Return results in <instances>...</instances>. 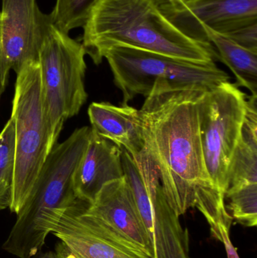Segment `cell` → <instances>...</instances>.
Listing matches in <instances>:
<instances>
[{
    "label": "cell",
    "instance_id": "cell-11",
    "mask_svg": "<svg viewBox=\"0 0 257 258\" xmlns=\"http://www.w3.org/2000/svg\"><path fill=\"white\" fill-rule=\"evenodd\" d=\"M86 212L152 255V240L125 176L106 183Z\"/></svg>",
    "mask_w": 257,
    "mask_h": 258
},
{
    "label": "cell",
    "instance_id": "cell-21",
    "mask_svg": "<svg viewBox=\"0 0 257 258\" xmlns=\"http://www.w3.org/2000/svg\"><path fill=\"white\" fill-rule=\"evenodd\" d=\"M55 253L58 258H76L61 242L56 246Z\"/></svg>",
    "mask_w": 257,
    "mask_h": 258
},
{
    "label": "cell",
    "instance_id": "cell-16",
    "mask_svg": "<svg viewBox=\"0 0 257 258\" xmlns=\"http://www.w3.org/2000/svg\"><path fill=\"white\" fill-rule=\"evenodd\" d=\"M207 42L211 43L217 59L229 68L236 79L238 87L246 88L257 96V53L249 51L223 35L208 31Z\"/></svg>",
    "mask_w": 257,
    "mask_h": 258
},
{
    "label": "cell",
    "instance_id": "cell-6",
    "mask_svg": "<svg viewBox=\"0 0 257 258\" xmlns=\"http://www.w3.org/2000/svg\"><path fill=\"white\" fill-rule=\"evenodd\" d=\"M104 58L110 65L115 85L122 92V104L140 95L146 98L157 85L173 89H210L230 80L216 63L199 64L131 47H113Z\"/></svg>",
    "mask_w": 257,
    "mask_h": 258
},
{
    "label": "cell",
    "instance_id": "cell-24",
    "mask_svg": "<svg viewBox=\"0 0 257 258\" xmlns=\"http://www.w3.org/2000/svg\"><path fill=\"white\" fill-rule=\"evenodd\" d=\"M169 2H170V4L174 5H177V3H178V1L177 0H169Z\"/></svg>",
    "mask_w": 257,
    "mask_h": 258
},
{
    "label": "cell",
    "instance_id": "cell-14",
    "mask_svg": "<svg viewBox=\"0 0 257 258\" xmlns=\"http://www.w3.org/2000/svg\"><path fill=\"white\" fill-rule=\"evenodd\" d=\"M257 183V96H247L239 139L229 164V188ZM228 188V189H229Z\"/></svg>",
    "mask_w": 257,
    "mask_h": 258
},
{
    "label": "cell",
    "instance_id": "cell-3",
    "mask_svg": "<svg viewBox=\"0 0 257 258\" xmlns=\"http://www.w3.org/2000/svg\"><path fill=\"white\" fill-rule=\"evenodd\" d=\"M90 127L75 129L61 144H56L47 156L33 189L17 215L16 222L3 249L19 258L40 253L58 213L76 200L72 186L74 171L81 160L90 136Z\"/></svg>",
    "mask_w": 257,
    "mask_h": 258
},
{
    "label": "cell",
    "instance_id": "cell-18",
    "mask_svg": "<svg viewBox=\"0 0 257 258\" xmlns=\"http://www.w3.org/2000/svg\"><path fill=\"white\" fill-rule=\"evenodd\" d=\"M232 219L247 227L257 224V183L230 187L225 194Z\"/></svg>",
    "mask_w": 257,
    "mask_h": 258
},
{
    "label": "cell",
    "instance_id": "cell-12",
    "mask_svg": "<svg viewBox=\"0 0 257 258\" xmlns=\"http://www.w3.org/2000/svg\"><path fill=\"white\" fill-rule=\"evenodd\" d=\"M122 153V149L91 128L87 147L72 177L77 198L92 203L106 183L124 177Z\"/></svg>",
    "mask_w": 257,
    "mask_h": 258
},
{
    "label": "cell",
    "instance_id": "cell-26",
    "mask_svg": "<svg viewBox=\"0 0 257 258\" xmlns=\"http://www.w3.org/2000/svg\"><path fill=\"white\" fill-rule=\"evenodd\" d=\"M177 1H178V3H177V5H175V6H178V5H179L180 3H181V0H177Z\"/></svg>",
    "mask_w": 257,
    "mask_h": 258
},
{
    "label": "cell",
    "instance_id": "cell-8",
    "mask_svg": "<svg viewBox=\"0 0 257 258\" xmlns=\"http://www.w3.org/2000/svg\"><path fill=\"white\" fill-rule=\"evenodd\" d=\"M87 202L76 199L58 213L51 233L76 258H154L86 212Z\"/></svg>",
    "mask_w": 257,
    "mask_h": 258
},
{
    "label": "cell",
    "instance_id": "cell-7",
    "mask_svg": "<svg viewBox=\"0 0 257 258\" xmlns=\"http://www.w3.org/2000/svg\"><path fill=\"white\" fill-rule=\"evenodd\" d=\"M247 95L225 82L205 89L199 102V130L205 168L213 186L225 196L229 164L239 139Z\"/></svg>",
    "mask_w": 257,
    "mask_h": 258
},
{
    "label": "cell",
    "instance_id": "cell-2",
    "mask_svg": "<svg viewBox=\"0 0 257 258\" xmlns=\"http://www.w3.org/2000/svg\"><path fill=\"white\" fill-rule=\"evenodd\" d=\"M167 1L98 0L82 27L86 54L100 64L106 51L126 46L199 64L215 63L211 43L187 36L164 15Z\"/></svg>",
    "mask_w": 257,
    "mask_h": 258
},
{
    "label": "cell",
    "instance_id": "cell-19",
    "mask_svg": "<svg viewBox=\"0 0 257 258\" xmlns=\"http://www.w3.org/2000/svg\"><path fill=\"white\" fill-rule=\"evenodd\" d=\"M98 0H57L51 13L53 24L69 33L82 27L94 5Z\"/></svg>",
    "mask_w": 257,
    "mask_h": 258
},
{
    "label": "cell",
    "instance_id": "cell-1",
    "mask_svg": "<svg viewBox=\"0 0 257 258\" xmlns=\"http://www.w3.org/2000/svg\"><path fill=\"white\" fill-rule=\"evenodd\" d=\"M205 89L157 85L139 110L145 148L178 217L200 199L220 192L210 181L201 141L199 102Z\"/></svg>",
    "mask_w": 257,
    "mask_h": 258
},
{
    "label": "cell",
    "instance_id": "cell-17",
    "mask_svg": "<svg viewBox=\"0 0 257 258\" xmlns=\"http://www.w3.org/2000/svg\"><path fill=\"white\" fill-rule=\"evenodd\" d=\"M15 122L9 119L0 132V211L12 204L15 171Z\"/></svg>",
    "mask_w": 257,
    "mask_h": 258
},
{
    "label": "cell",
    "instance_id": "cell-25",
    "mask_svg": "<svg viewBox=\"0 0 257 258\" xmlns=\"http://www.w3.org/2000/svg\"><path fill=\"white\" fill-rule=\"evenodd\" d=\"M196 1V0H181V3H190V2ZM180 3V4H181Z\"/></svg>",
    "mask_w": 257,
    "mask_h": 258
},
{
    "label": "cell",
    "instance_id": "cell-20",
    "mask_svg": "<svg viewBox=\"0 0 257 258\" xmlns=\"http://www.w3.org/2000/svg\"><path fill=\"white\" fill-rule=\"evenodd\" d=\"M222 35L233 41L237 45L257 53V23L243 26Z\"/></svg>",
    "mask_w": 257,
    "mask_h": 258
},
{
    "label": "cell",
    "instance_id": "cell-4",
    "mask_svg": "<svg viewBox=\"0 0 257 258\" xmlns=\"http://www.w3.org/2000/svg\"><path fill=\"white\" fill-rule=\"evenodd\" d=\"M16 74L11 116L15 122V171L9 209L18 215L51 150L39 60L24 63Z\"/></svg>",
    "mask_w": 257,
    "mask_h": 258
},
{
    "label": "cell",
    "instance_id": "cell-10",
    "mask_svg": "<svg viewBox=\"0 0 257 258\" xmlns=\"http://www.w3.org/2000/svg\"><path fill=\"white\" fill-rule=\"evenodd\" d=\"M162 10L183 33L205 43L208 31L224 34L257 23V0H196L178 6L167 0Z\"/></svg>",
    "mask_w": 257,
    "mask_h": 258
},
{
    "label": "cell",
    "instance_id": "cell-22",
    "mask_svg": "<svg viewBox=\"0 0 257 258\" xmlns=\"http://www.w3.org/2000/svg\"><path fill=\"white\" fill-rule=\"evenodd\" d=\"M1 57H2L1 44H0V100H1L2 95H3V92H5V89H6V88H5L4 86H3V81H2Z\"/></svg>",
    "mask_w": 257,
    "mask_h": 258
},
{
    "label": "cell",
    "instance_id": "cell-5",
    "mask_svg": "<svg viewBox=\"0 0 257 258\" xmlns=\"http://www.w3.org/2000/svg\"><path fill=\"white\" fill-rule=\"evenodd\" d=\"M85 55L82 44L51 24L39 53L50 150L65 122L76 116L87 101Z\"/></svg>",
    "mask_w": 257,
    "mask_h": 258
},
{
    "label": "cell",
    "instance_id": "cell-9",
    "mask_svg": "<svg viewBox=\"0 0 257 258\" xmlns=\"http://www.w3.org/2000/svg\"><path fill=\"white\" fill-rule=\"evenodd\" d=\"M53 24L36 0H3L0 12L1 74L6 88L9 73H18L30 60H39L41 45Z\"/></svg>",
    "mask_w": 257,
    "mask_h": 258
},
{
    "label": "cell",
    "instance_id": "cell-23",
    "mask_svg": "<svg viewBox=\"0 0 257 258\" xmlns=\"http://www.w3.org/2000/svg\"><path fill=\"white\" fill-rule=\"evenodd\" d=\"M39 258H58L57 254L53 251H49V252L45 253V254H42Z\"/></svg>",
    "mask_w": 257,
    "mask_h": 258
},
{
    "label": "cell",
    "instance_id": "cell-15",
    "mask_svg": "<svg viewBox=\"0 0 257 258\" xmlns=\"http://www.w3.org/2000/svg\"><path fill=\"white\" fill-rule=\"evenodd\" d=\"M152 255L154 258H190L188 230L169 206L163 189L158 192L154 215Z\"/></svg>",
    "mask_w": 257,
    "mask_h": 258
},
{
    "label": "cell",
    "instance_id": "cell-13",
    "mask_svg": "<svg viewBox=\"0 0 257 258\" xmlns=\"http://www.w3.org/2000/svg\"><path fill=\"white\" fill-rule=\"evenodd\" d=\"M92 130L132 157L145 150L139 110L128 104L93 102L88 110Z\"/></svg>",
    "mask_w": 257,
    "mask_h": 258
}]
</instances>
